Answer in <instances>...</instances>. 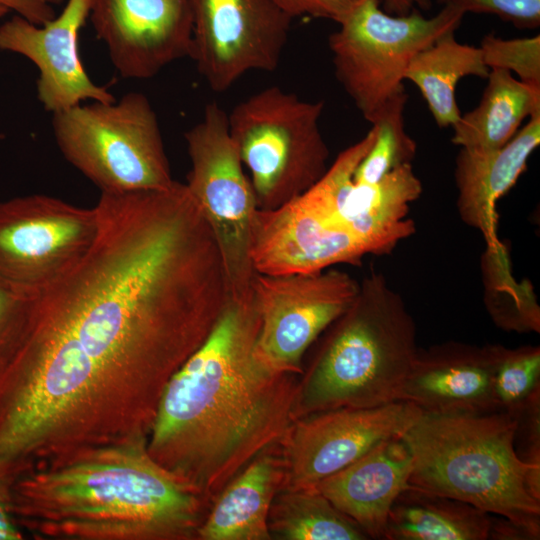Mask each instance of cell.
Returning <instances> with one entry per match:
<instances>
[{
	"label": "cell",
	"mask_w": 540,
	"mask_h": 540,
	"mask_svg": "<svg viewBox=\"0 0 540 540\" xmlns=\"http://www.w3.org/2000/svg\"><path fill=\"white\" fill-rule=\"evenodd\" d=\"M95 207L94 244L34 296L0 363V466L13 472L148 438L166 385L230 300L185 183L101 193Z\"/></svg>",
	"instance_id": "cell-1"
},
{
	"label": "cell",
	"mask_w": 540,
	"mask_h": 540,
	"mask_svg": "<svg viewBox=\"0 0 540 540\" xmlns=\"http://www.w3.org/2000/svg\"><path fill=\"white\" fill-rule=\"evenodd\" d=\"M259 329L252 298H230L207 339L166 385L148 435L150 455L210 504L294 421L300 374L261 355Z\"/></svg>",
	"instance_id": "cell-2"
},
{
	"label": "cell",
	"mask_w": 540,
	"mask_h": 540,
	"mask_svg": "<svg viewBox=\"0 0 540 540\" xmlns=\"http://www.w3.org/2000/svg\"><path fill=\"white\" fill-rule=\"evenodd\" d=\"M148 438L81 449L10 485L14 520L40 540H191L210 502L159 464Z\"/></svg>",
	"instance_id": "cell-3"
},
{
	"label": "cell",
	"mask_w": 540,
	"mask_h": 540,
	"mask_svg": "<svg viewBox=\"0 0 540 540\" xmlns=\"http://www.w3.org/2000/svg\"><path fill=\"white\" fill-rule=\"evenodd\" d=\"M516 420L503 411L422 413L401 436L409 486L469 503L540 538V469L518 456Z\"/></svg>",
	"instance_id": "cell-4"
},
{
	"label": "cell",
	"mask_w": 540,
	"mask_h": 540,
	"mask_svg": "<svg viewBox=\"0 0 540 540\" xmlns=\"http://www.w3.org/2000/svg\"><path fill=\"white\" fill-rule=\"evenodd\" d=\"M329 328L300 381L294 420L398 401L418 352L416 325L386 278L375 272L366 276L353 303Z\"/></svg>",
	"instance_id": "cell-5"
},
{
	"label": "cell",
	"mask_w": 540,
	"mask_h": 540,
	"mask_svg": "<svg viewBox=\"0 0 540 540\" xmlns=\"http://www.w3.org/2000/svg\"><path fill=\"white\" fill-rule=\"evenodd\" d=\"M323 110V101L305 100L274 85L227 113L258 209L296 199L327 170L330 151L320 129Z\"/></svg>",
	"instance_id": "cell-6"
},
{
	"label": "cell",
	"mask_w": 540,
	"mask_h": 540,
	"mask_svg": "<svg viewBox=\"0 0 540 540\" xmlns=\"http://www.w3.org/2000/svg\"><path fill=\"white\" fill-rule=\"evenodd\" d=\"M65 159L101 193L165 189L173 180L156 112L140 92L52 114Z\"/></svg>",
	"instance_id": "cell-7"
},
{
	"label": "cell",
	"mask_w": 540,
	"mask_h": 540,
	"mask_svg": "<svg viewBox=\"0 0 540 540\" xmlns=\"http://www.w3.org/2000/svg\"><path fill=\"white\" fill-rule=\"evenodd\" d=\"M464 14L450 5L434 16L416 9L390 14L380 0H357L328 38L335 76L368 122L405 89L412 59L442 36L455 32Z\"/></svg>",
	"instance_id": "cell-8"
},
{
	"label": "cell",
	"mask_w": 540,
	"mask_h": 540,
	"mask_svg": "<svg viewBox=\"0 0 540 540\" xmlns=\"http://www.w3.org/2000/svg\"><path fill=\"white\" fill-rule=\"evenodd\" d=\"M184 139L191 162L185 184L215 237L230 298L249 301L255 275L249 254L250 230L258 208L229 132L227 112L216 102L208 103Z\"/></svg>",
	"instance_id": "cell-9"
},
{
	"label": "cell",
	"mask_w": 540,
	"mask_h": 540,
	"mask_svg": "<svg viewBox=\"0 0 540 540\" xmlns=\"http://www.w3.org/2000/svg\"><path fill=\"white\" fill-rule=\"evenodd\" d=\"M375 127L340 152L321 178L297 199L322 222L344 231L369 254L390 253L415 231L407 219L409 206L422 192L420 179L410 163L396 167L374 183L353 180L354 172L372 147Z\"/></svg>",
	"instance_id": "cell-10"
},
{
	"label": "cell",
	"mask_w": 540,
	"mask_h": 540,
	"mask_svg": "<svg viewBox=\"0 0 540 540\" xmlns=\"http://www.w3.org/2000/svg\"><path fill=\"white\" fill-rule=\"evenodd\" d=\"M98 232L95 206L42 194L0 201V283L39 294L81 261Z\"/></svg>",
	"instance_id": "cell-11"
},
{
	"label": "cell",
	"mask_w": 540,
	"mask_h": 540,
	"mask_svg": "<svg viewBox=\"0 0 540 540\" xmlns=\"http://www.w3.org/2000/svg\"><path fill=\"white\" fill-rule=\"evenodd\" d=\"M360 282L328 268L314 273H255L251 296L260 320L257 346L273 366L302 374L310 345L353 303Z\"/></svg>",
	"instance_id": "cell-12"
},
{
	"label": "cell",
	"mask_w": 540,
	"mask_h": 540,
	"mask_svg": "<svg viewBox=\"0 0 540 540\" xmlns=\"http://www.w3.org/2000/svg\"><path fill=\"white\" fill-rule=\"evenodd\" d=\"M191 58L209 88L223 93L251 71H274L292 18L269 0H189Z\"/></svg>",
	"instance_id": "cell-13"
},
{
	"label": "cell",
	"mask_w": 540,
	"mask_h": 540,
	"mask_svg": "<svg viewBox=\"0 0 540 540\" xmlns=\"http://www.w3.org/2000/svg\"><path fill=\"white\" fill-rule=\"evenodd\" d=\"M421 414L412 403L394 401L296 418L280 441L283 464L280 490L313 488L380 442L400 437Z\"/></svg>",
	"instance_id": "cell-14"
},
{
	"label": "cell",
	"mask_w": 540,
	"mask_h": 540,
	"mask_svg": "<svg viewBox=\"0 0 540 540\" xmlns=\"http://www.w3.org/2000/svg\"><path fill=\"white\" fill-rule=\"evenodd\" d=\"M89 19L118 73L149 79L189 57V0H91Z\"/></svg>",
	"instance_id": "cell-15"
},
{
	"label": "cell",
	"mask_w": 540,
	"mask_h": 540,
	"mask_svg": "<svg viewBox=\"0 0 540 540\" xmlns=\"http://www.w3.org/2000/svg\"><path fill=\"white\" fill-rule=\"evenodd\" d=\"M90 5L91 0H67L60 14L44 25L18 15L0 25V50L34 63L39 70L38 100L52 114L87 100H115L106 87L91 80L80 58L79 34Z\"/></svg>",
	"instance_id": "cell-16"
},
{
	"label": "cell",
	"mask_w": 540,
	"mask_h": 540,
	"mask_svg": "<svg viewBox=\"0 0 540 540\" xmlns=\"http://www.w3.org/2000/svg\"><path fill=\"white\" fill-rule=\"evenodd\" d=\"M249 254L255 273L287 275L360 264L369 252L350 234L326 226L296 198L274 209L255 211Z\"/></svg>",
	"instance_id": "cell-17"
},
{
	"label": "cell",
	"mask_w": 540,
	"mask_h": 540,
	"mask_svg": "<svg viewBox=\"0 0 540 540\" xmlns=\"http://www.w3.org/2000/svg\"><path fill=\"white\" fill-rule=\"evenodd\" d=\"M499 345L446 343L418 350L398 401L422 413L483 414L498 411L493 388Z\"/></svg>",
	"instance_id": "cell-18"
},
{
	"label": "cell",
	"mask_w": 540,
	"mask_h": 540,
	"mask_svg": "<svg viewBox=\"0 0 540 540\" xmlns=\"http://www.w3.org/2000/svg\"><path fill=\"white\" fill-rule=\"evenodd\" d=\"M412 456L400 437L384 440L313 488L347 515L368 538L385 540L390 509L409 487Z\"/></svg>",
	"instance_id": "cell-19"
},
{
	"label": "cell",
	"mask_w": 540,
	"mask_h": 540,
	"mask_svg": "<svg viewBox=\"0 0 540 540\" xmlns=\"http://www.w3.org/2000/svg\"><path fill=\"white\" fill-rule=\"evenodd\" d=\"M540 144V113L504 146L491 151L461 148L455 161L457 209L463 222L480 230L494 251L500 246L496 236L497 201L516 183L528 159Z\"/></svg>",
	"instance_id": "cell-20"
},
{
	"label": "cell",
	"mask_w": 540,
	"mask_h": 540,
	"mask_svg": "<svg viewBox=\"0 0 540 540\" xmlns=\"http://www.w3.org/2000/svg\"><path fill=\"white\" fill-rule=\"evenodd\" d=\"M283 480L282 458L256 456L221 491L197 532L200 540H270L268 516Z\"/></svg>",
	"instance_id": "cell-21"
},
{
	"label": "cell",
	"mask_w": 540,
	"mask_h": 540,
	"mask_svg": "<svg viewBox=\"0 0 540 540\" xmlns=\"http://www.w3.org/2000/svg\"><path fill=\"white\" fill-rule=\"evenodd\" d=\"M478 105L452 126V142L474 151L497 150L519 131L523 121L540 113V87L510 72L491 69Z\"/></svg>",
	"instance_id": "cell-22"
},
{
	"label": "cell",
	"mask_w": 540,
	"mask_h": 540,
	"mask_svg": "<svg viewBox=\"0 0 540 540\" xmlns=\"http://www.w3.org/2000/svg\"><path fill=\"white\" fill-rule=\"evenodd\" d=\"M492 521L469 503L409 486L390 509L385 540H487Z\"/></svg>",
	"instance_id": "cell-23"
},
{
	"label": "cell",
	"mask_w": 540,
	"mask_h": 540,
	"mask_svg": "<svg viewBox=\"0 0 540 540\" xmlns=\"http://www.w3.org/2000/svg\"><path fill=\"white\" fill-rule=\"evenodd\" d=\"M489 72L481 49L458 42L452 32L412 59L405 80L418 88L436 124L452 127L461 116L456 99L458 82L468 76L486 79Z\"/></svg>",
	"instance_id": "cell-24"
},
{
	"label": "cell",
	"mask_w": 540,
	"mask_h": 540,
	"mask_svg": "<svg viewBox=\"0 0 540 540\" xmlns=\"http://www.w3.org/2000/svg\"><path fill=\"white\" fill-rule=\"evenodd\" d=\"M268 527L284 540H364L365 532L315 488L282 490L272 501Z\"/></svg>",
	"instance_id": "cell-25"
},
{
	"label": "cell",
	"mask_w": 540,
	"mask_h": 540,
	"mask_svg": "<svg viewBox=\"0 0 540 540\" xmlns=\"http://www.w3.org/2000/svg\"><path fill=\"white\" fill-rule=\"evenodd\" d=\"M407 99L406 90L399 91L389 98L369 121L375 127L376 138L354 172L355 182H377L396 167L411 163L415 157L416 142L404 127Z\"/></svg>",
	"instance_id": "cell-26"
},
{
	"label": "cell",
	"mask_w": 540,
	"mask_h": 540,
	"mask_svg": "<svg viewBox=\"0 0 540 540\" xmlns=\"http://www.w3.org/2000/svg\"><path fill=\"white\" fill-rule=\"evenodd\" d=\"M493 388L498 411L516 416L540 397V349L523 346L507 349L499 345Z\"/></svg>",
	"instance_id": "cell-27"
},
{
	"label": "cell",
	"mask_w": 540,
	"mask_h": 540,
	"mask_svg": "<svg viewBox=\"0 0 540 540\" xmlns=\"http://www.w3.org/2000/svg\"><path fill=\"white\" fill-rule=\"evenodd\" d=\"M486 66L502 69L520 81L540 87V36L503 39L485 35L479 46Z\"/></svg>",
	"instance_id": "cell-28"
},
{
	"label": "cell",
	"mask_w": 540,
	"mask_h": 540,
	"mask_svg": "<svg viewBox=\"0 0 540 540\" xmlns=\"http://www.w3.org/2000/svg\"><path fill=\"white\" fill-rule=\"evenodd\" d=\"M466 13L491 14L518 29H535L540 25V0H442Z\"/></svg>",
	"instance_id": "cell-29"
},
{
	"label": "cell",
	"mask_w": 540,
	"mask_h": 540,
	"mask_svg": "<svg viewBox=\"0 0 540 540\" xmlns=\"http://www.w3.org/2000/svg\"><path fill=\"white\" fill-rule=\"evenodd\" d=\"M34 296L0 283V363L13 346Z\"/></svg>",
	"instance_id": "cell-30"
},
{
	"label": "cell",
	"mask_w": 540,
	"mask_h": 540,
	"mask_svg": "<svg viewBox=\"0 0 540 540\" xmlns=\"http://www.w3.org/2000/svg\"><path fill=\"white\" fill-rule=\"evenodd\" d=\"M514 445L520 459L540 469V397L516 416Z\"/></svg>",
	"instance_id": "cell-31"
},
{
	"label": "cell",
	"mask_w": 540,
	"mask_h": 540,
	"mask_svg": "<svg viewBox=\"0 0 540 540\" xmlns=\"http://www.w3.org/2000/svg\"><path fill=\"white\" fill-rule=\"evenodd\" d=\"M290 18L308 16L338 23L357 0H269Z\"/></svg>",
	"instance_id": "cell-32"
},
{
	"label": "cell",
	"mask_w": 540,
	"mask_h": 540,
	"mask_svg": "<svg viewBox=\"0 0 540 540\" xmlns=\"http://www.w3.org/2000/svg\"><path fill=\"white\" fill-rule=\"evenodd\" d=\"M65 0H0V6L35 25H44L56 16L55 9Z\"/></svg>",
	"instance_id": "cell-33"
},
{
	"label": "cell",
	"mask_w": 540,
	"mask_h": 540,
	"mask_svg": "<svg viewBox=\"0 0 540 540\" xmlns=\"http://www.w3.org/2000/svg\"><path fill=\"white\" fill-rule=\"evenodd\" d=\"M23 536L12 514L10 486L0 480V540H20Z\"/></svg>",
	"instance_id": "cell-34"
},
{
	"label": "cell",
	"mask_w": 540,
	"mask_h": 540,
	"mask_svg": "<svg viewBox=\"0 0 540 540\" xmlns=\"http://www.w3.org/2000/svg\"><path fill=\"white\" fill-rule=\"evenodd\" d=\"M384 11L393 15H406L416 7L426 8L431 0H382Z\"/></svg>",
	"instance_id": "cell-35"
},
{
	"label": "cell",
	"mask_w": 540,
	"mask_h": 540,
	"mask_svg": "<svg viewBox=\"0 0 540 540\" xmlns=\"http://www.w3.org/2000/svg\"><path fill=\"white\" fill-rule=\"evenodd\" d=\"M8 12L9 11L6 8L0 6V17L4 16ZM3 138H4V135L2 133H0V140L3 139Z\"/></svg>",
	"instance_id": "cell-36"
}]
</instances>
